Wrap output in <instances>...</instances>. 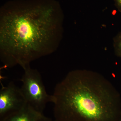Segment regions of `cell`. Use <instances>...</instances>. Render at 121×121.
<instances>
[{"instance_id": "cell-1", "label": "cell", "mask_w": 121, "mask_h": 121, "mask_svg": "<svg viewBox=\"0 0 121 121\" xmlns=\"http://www.w3.org/2000/svg\"><path fill=\"white\" fill-rule=\"evenodd\" d=\"M64 16L58 4L40 3L6 7L0 15V58L5 67L23 69L58 49Z\"/></svg>"}, {"instance_id": "cell-2", "label": "cell", "mask_w": 121, "mask_h": 121, "mask_svg": "<svg viewBox=\"0 0 121 121\" xmlns=\"http://www.w3.org/2000/svg\"><path fill=\"white\" fill-rule=\"evenodd\" d=\"M52 95L55 121H119L120 94L97 72H69L56 84Z\"/></svg>"}, {"instance_id": "cell-3", "label": "cell", "mask_w": 121, "mask_h": 121, "mask_svg": "<svg viewBox=\"0 0 121 121\" xmlns=\"http://www.w3.org/2000/svg\"><path fill=\"white\" fill-rule=\"evenodd\" d=\"M23 69L20 89L24 97L27 104L39 112L43 114L47 104L52 102V95L47 93L41 75L36 69H32L30 65Z\"/></svg>"}, {"instance_id": "cell-4", "label": "cell", "mask_w": 121, "mask_h": 121, "mask_svg": "<svg viewBox=\"0 0 121 121\" xmlns=\"http://www.w3.org/2000/svg\"><path fill=\"white\" fill-rule=\"evenodd\" d=\"M27 104L20 88L13 82L0 91V121L18 111Z\"/></svg>"}, {"instance_id": "cell-5", "label": "cell", "mask_w": 121, "mask_h": 121, "mask_svg": "<svg viewBox=\"0 0 121 121\" xmlns=\"http://www.w3.org/2000/svg\"><path fill=\"white\" fill-rule=\"evenodd\" d=\"M43 115L27 104L0 121H38Z\"/></svg>"}, {"instance_id": "cell-6", "label": "cell", "mask_w": 121, "mask_h": 121, "mask_svg": "<svg viewBox=\"0 0 121 121\" xmlns=\"http://www.w3.org/2000/svg\"><path fill=\"white\" fill-rule=\"evenodd\" d=\"M113 47L115 55L121 58V31L114 38Z\"/></svg>"}, {"instance_id": "cell-7", "label": "cell", "mask_w": 121, "mask_h": 121, "mask_svg": "<svg viewBox=\"0 0 121 121\" xmlns=\"http://www.w3.org/2000/svg\"><path fill=\"white\" fill-rule=\"evenodd\" d=\"M114 1L115 7L121 13V0H114Z\"/></svg>"}, {"instance_id": "cell-8", "label": "cell", "mask_w": 121, "mask_h": 121, "mask_svg": "<svg viewBox=\"0 0 121 121\" xmlns=\"http://www.w3.org/2000/svg\"><path fill=\"white\" fill-rule=\"evenodd\" d=\"M38 121H55V120H52L51 118L45 117L44 115H42V117L40 118Z\"/></svg>"}, {"instance_id": "cell-9", "label": "cell", "mask_w": 121, "mask_h": 121, "mask_svg": "<svg viewBox=\"0 0 121 121\" xmlns=\"http://www.w3.org/2000/svg\"><path fill=\"white\" fill-rule=\"evenodd\" d=\"M119 121H121V116H120V119H119Z\"/></svg>"}]
</instances>
